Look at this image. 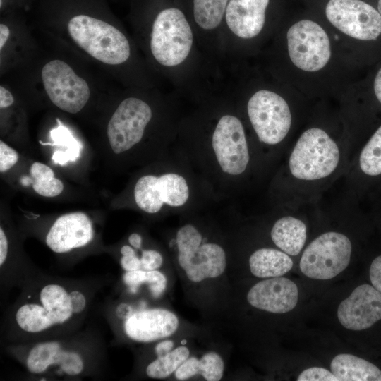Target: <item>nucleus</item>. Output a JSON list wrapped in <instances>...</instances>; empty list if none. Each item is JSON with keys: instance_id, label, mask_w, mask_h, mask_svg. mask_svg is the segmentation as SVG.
<instances>
[{"instance_id": "10", "label": "nucleus", "mask_w": 381, "mask_h": 381, "mask_svg": "<svg viewBox=\"0 0 381 381\" xmlns=\"http://www.w3.org/2000/svg\"><path fill=\"white\" fill-rule=\"evenodd\" d=\"M190 195L186 179L175 172L144 175L138 179L133 190L138 207L147 213H157L164 205L180 207L188 201Z\"/></svg>"}, {"instance_id": "15", "label": "nucleus", "mask_w": 381, "mask_h": 381, "mask_svg": "<svg viewBox=\"0 0 381 381\" xmlns=\"http://www.w3.org/2000/svg\"><path fill=\"white\" fill-rule=\"evenodd\" d=\"M179 320L172 312L163 308L137 311L126 320V334L138 342H152L169 337L178 329Z\"/></svg>"}, {"instance_id": "25", "label": "nucleus", "mask_w": 381, "mask_h": 381, "mask_svg": "<svg viewBox=\"0 0 381 381\" xmlns=\"http://www.w3.org/2000/svg\"><path fill=\"white\" fill-rule=\"evenodd\" d=\"M31 183L34 190L44 197H55L64 190L61 180L54 177L53 170L40 162H34L30 169Z\"/></svg>"}, {"instance_id": "30", "label": "nucleus", "mask_w": 381, "mask_h": 381, "mask_svg": "<svg viewBox=\"0 0 381 381\" xmlns=\"http://www.w3.org/2000/svg\"><path fill=\"white\" fill-rule=\"evenodd\" d=\"M17 152L6 144L0 141V171L5 172L12 168L18 160Z\"/></svg>"}, {"instance_id": "7", "label": "nucleus", "mask_w": 381, "mask_h": 381, "mask_svg": "<svg viewBox=\"0 0 381 381\" xmlns=\"http://www.w3.org/2000/svg\"><path fill=\"white\" fill-rule=\"evenodd\" d=\"M247 111L251 125L260 142L277 145L288 134L291 114L285 99L266 90L256 92L248 100Z\"/></svg>"}, {"instance_id": "22", "label": "nucleus", "mask_w": 381, "mask_h": 381, "mask_svg": "<svg viewBox=\"0 0 381 381\" xmlns=\"http://www.w3.org/2000/svg\"><path fill=\"white\" fill-rule=\"evenodd\" d=\"M224 363L216 352L205 354L200 359L188 357L176 370L178 380H186L195 375H201L207 381H219L223 376Z\"/></svg>"}, {"instance_id": "23", "label": "nucleus", "mask_w": 381, "mask_h": 381, "mask_svg": "<svg viewBox=\"0 0 381 381\" xmlns=\"http://www.w3.org/2000/svg\"><path fill=\"white\" fill-rule=\"evenodd\" d=\"M50 136L53 145L57 149L52 155V160L56 164L64 165L68 162H75L80 156L82 145L63 125L51 131Z\"/></svg>"}, {"instance_id": "37", "label": "nucleus", "mask_w": 381, "mask_h": 381, "mask_svg": "<svg viewBox=\"0 0 381 381\" xmlns=\"http://www.w3.org/2000/svg\"><path fill=\"white\" fill-rule=\"evenodd\" d=\"M8 255V239L3 230L0 228V265L5 262Z\"/></svg>"}, {"instance_id": "34", "label": "nucleus", "mask_w": 381, "mask_h": 381, "mask_svg": "<svg viewBox=\"0 0 381 381\" xmlns=\"http://www.w3.org/2000/svg\"><path fill=\"white\" fill-rule=\"evenodd\" d=\"M146 271L142 269L126 272L123 277L124 283L131 286H137L145 284Z\"/></svg>"}, {"instance_id": "8", "label": "nucleus", "mask_w": 381, "mask_h": 381, "mask_svg": "<svg viewBox=\"0 0 381 381\" xmlns=\"http://www.w3.org/2000/svg\"><path fill=\"white\" fill-rule=\"evenodd\" d=\"M152 117V109L143 99L129 97L122 100L111 116L107 128L112 151L119 155L138 144Z\"/></svg>"}, {"instance_id": "36", "label": "nucleus", "mask_w": 381, "mask_h": 381, "mask_svg": "<svg viewBox=\"0 0 381 381\" xmlns=\"http://www.w3.org/2000/svg\"><path fill=\"white\" fill-rule=\"evenodd\" d=\"M15 99L13 93L4 85L0 86V108L5 109L14 104Z\"/></svg>"}, {"instance_id": "20", "label": "nucleus", "mask_w": 381, "mask_h": 381, "mask_svg": "<svg viewBox=\"0 0 381 381\" xmlns=\"http://www.w3.org/2000/svg\"><path fill=\"white\" fill-rule=\"evenodd\" d=\"M270 235L274 243L282 251L296 255L305 244L306 226L299 219L286 216L276 221Z\"/></svg>"}, {"instance_id": "28", "label": "nucleus", "mask_w": 381, "mask_h": 381, "mask_svg": "<svg viewBox=\"0 0 381 381\" xmlns=\"http://www.w3.org/2000/svg\"><path fill=\"white\" fill-rule=\"evenodd\" d=\"M145 283L148 284L153 297L159 298L167 287V279L162 272L157 270L146 271Z\"/></svg>"}, {"instance_id": "39", "label": "nucleus", "mask_w": 381, "mask_h": 381, "mask_svg": "<svg viewBox=\"0 0 381 381\" xmlns=\"http://www.w3.org/2000/svg\"><path fill=\"white\" fill-rule=\"evenodd\" d=\"M374 91L377 99L381 103V68L378 71L375 78Z\"/></svg>"}, {"instance_id": "4", "label": "nucleus", "mask_w": 381, "mask_h": 381, "mask_svg": "<svg viewBox=\"0 0 381 381\" xmlns=\"http://www.w3.org/2000/svg\"><path fill=\"white\" fill-rule=\"evenodd\" d=\"M202 243V234L193 224L182 226L176 233L178 262L193 282L217 278L226 265V253L221 246Z\"/></svg>"}, {"instance_id": "1", "label": "nucleus", "mask_w": 381, "mask_h": 381, "mask_svg": "<svg viewBox=\"0 0 381 381\" xmlns=\"http://www.w3.org/2000/svg\"><path fill=\"white\" fill-rule=\"evenodd\" d=\"M55 32L71 48L109 71L126 63L131 54L130 42L121 30L89 14L72 16L61 30Z\"/></svg>"}, {"instance_id": "29", "label": "nucleus", "mask_w": 381, "mask_h": 381, "mask_svg": "<svg viewBox=\"0 0 381 381\" xmlns=\"http://www.w3.org/2000/svg\"><path fill=\"white\" fill-rule=\"evenodd\" d=\"M298 381H339L336 375L325 368L313 367L303 370L298 377Z\"/></svg>"}, {"instance_id": "11", "label": "nucleus", "mask_w": 381, "mask_h": 381, "mask_svg": "<svg viewBox=\"0 0 381 381\" xmlns=\"http://www.w3.org/2000/svg\"><path fill=\"white\" fill-rule=\"evenodd\" d=\"M212 147L223 173L236 176L245 172L250 154L243 126L236 116L226 114L219 119L212 134Z\"/></svg>"}, {"instance_id": "42", "label": "nucleus", "mask_w": 381, "mask_h": 381, "mask_svg": "<svg viewBox=\"0 0 381 381\" xmlns=\"http://www.w3.org/2000/svg\"><path fill=\"white\" fill-rule=\"evenodd\" d=\"M377 8H378L379 13L381 15V0H378Z\"/></svg>"}, {"instance_id": "13", "label": "nucleus", "mask_w": 381, "mask_h": 381, "mask_svg": "<svg viewBox=\"0 0 381 381\" xmlns=\"http://www.w3.org/2000/svg\"><path fill=\"white\" fill-rule=\"evenodd\" d=\"M341 325L351 330L368 329L381 320V293L365 284L357 286L337 309Z\"/></svg>"}, {"instance_id": "32", "label": "nucleus", "mask_w": 381, "mask_h": 381, "mask_svg": "<svg viewBox=\"0 0 381 381\" xmlns=\"http://www.w3.org/2000/svg\"><path fill=\"white\" fill-rule=\"evenodd\" d=\"M369 274L373 286L381 293V255L372 262Z\"/></svg>"}, {"instance_id": "18", "label": "nucleus", "mask_w": 381, "mask_h": 381, "mask_svg": "<svg viewBox=\"0 0 381 381\" xmlns=\"http://www.w3.org/2000/svg\"><path fill=\"white\" fill-rule=\"evenodd\" d=\"M269 0H229L225 18L228 27L236 36L250 39L262 30Z\"/></svg>"}, {"instance_id": "33", "label": "nucleus", "mask_w": 381, "mask_h": 381, "mask_svg": "<svg viewBox=\"0 0 381 381\" xmlns=\"http://www.w3.org/2000/svg\"><path fill=\"white\" fill-rule=\"evenodd\" d=\"M69 297L73 313L75 314L82 313L86 306V298L84 294L78 290H73L69 293Z\"/></svg>"}, {"instance_id": "14", "label": "nucleus", "mask_w": 381, "mask_h": 381, "mask_svg": "<svg viewBox=\"0 0 381 381\" xmlns=\"http://www.w3.org/2000/svg\"><path fill=\"white\" fill-rule=\"evenodd\" d=\"M297 286L286 277H272L255 284L248 292V302L253 307L273 313H285L297 304Z\"/></svg>"}, {"instance_id": "6", "label": "nucleus", "mask_w": 381, "mask_h": 381, "mask_svg": "<svg viewBox=\"0 0 381 381\" xmlns=\"http://www.w3.org/2000/svg\"><path fill=\"white\" fill-rule=\"evenodd\" d=\"M351 250L346 236L335 231L324 233L304 250L299 264L301 271L312 279H332L346 268Z\"/></svg>"}, {"instance_id": "19", "label": "nucleus", "mask_w": 381, "mask_h": 381, "mask_svg": "<svg viewBox=\"0 0 381 381\" xmlns=\"http://www.w3.org/2000/svg\"><path fill=\"white\" fill-rule=\"evenodd\" d=\"M330 369L339 381H381V370L376 365L351 354L336 356Z\"/></svg>"}, {"instance_id": "21", "label": "nucleus", "mask_w": 381, "mask_h": 381, "mask_svg": "<svg viewBox=\"0 0 381 381\" xmlns=\"http://www.w3.org/2000/svg\"><path fill=\"white\" fill-rule=\"evenodd\" d=\"M251 273L259 278L281 277L293 267L291 258L274 248H263L255 250L249 258Z\"/></svg>"}, {"instance_id": "12", "label": "nucleus", "mask_w": 381, "mask_h": 381, "mask_svg": "<svg viewBox=\"0 0 381 381\" xmlns=\"http://www.w3.org/2000/svg\"><path fill=\"white\" fill-rule=\"evenodd\" d=\"M329 21L341 32L361 40H375L381 34V15L361 0H329L325 8Z\"/></svg>"}, {"instance_id": "17", "label": "nucleus", "mask_w": 381, "mask_h": 381, "mask_svg": "<svg viewBox=\"0 0 381 381\" xmlns=\"http://www.w3.org/2000/svg\"><path fill=\"white\" fill-rule=\"evenodd\" d=\"M52 365L59 366L64 373L70 376L79 375L85 366L78 352L62 349L58 341L38 343L30 350L26 366L31 373L41 374Z\"/></svg>"}, {"instance_id": "40", "label": "nucleus", "mask_w": 381, "mask_h": 381, "mask_svg": "<svg viewBox=\"0 0 381 381\" xmlns=\"http://www.w3.org/2000/svg\"><path fill=\"white\" fill-rule=\"evenodd\" d=\"M128 242L132 247L139 249L142 246V237L139 234L133 233L128 237Z\"/></svg>"}, {"instance_id": "26", "label": "nucleus", "mask_w": 381, "mask_h": 381, "mask_svg": "<svg viewBox=\"0 0 381 381\" xmlns=\"http://www.w3.org/2000/svg\"><path fill=\"white\" fill-rule=\"evenodd\" d=\"M189 356L190 351L186 346L176 347L151 362L146 368V374L154 379L166 378L176 372Z\"/></svg>"}, {"instance_id": "31", "label": "nucleus", "mask_w": 381, "mask_h": 381, "mask_svg": "<svg viewBox=\"0 0 381 381\" xmlns=\"http://www.w3.org/2000/svg\"><path fill=\"white\" fill-rule=\"evenodd\" d=\"M141 269L145 271L157 270L163 262V258L160 253L155 250H144L142 251Z\"/></svg>"}, {"instance_id": "5", "label": "nucleus", "mask_w": 381, "mask_h": 381, "mask_svg": "<svg viewBox=\"0 0 381 381\" xmlns=\"http://www.w3.org/2000/svg\"><path fill=\"white\" fill-rule=\"evenodd\" d=\"M193 42L192 30L181 11L169 8L157 14L150 39V51L157 63L167 67L179 65L188 56Z\"/></svg>"}, {"instance_id": "38", "label": "nucleus", "mask_w": 381, "mask_h": 381, "mask_svg": "<svg viewBox=\"0 0 381 381\" xmlns=\"http://www.w3.org/2000/svg\"><path fill=\"white\" fill-rule=\"evenodd\" d=\"M174 346V341L164 340L158 343L155 348V352L157 357L163 356L170 352Z\"/></svg>"}, {"instance_id": "16", "label": "nucleus", "mask_w": 381, "mask_h": 381, "mask_svg": "<svg viewBox=\"0 0 381 381\" xmlns=\"http://www.w3.org/2000/svg\"><path fill=\"white\" fill-rule=\"evenodd\" d=\"M94 237L92 224L83 212H71L59 217L46 236V243L54 252L66 253L88 244Z\"/></svg>"}, {"instance_id": "2", "label": "nucleus", "mask_w": 381, "mask_h": 381, "mask_svg": "<svg viewBox=\"0 0 381 381\" xmlns=\"http://www.w3.org/2000/svg\"><path fill=\"white\" fill-rule=\"evenodd\" d=\"M339 158L335 141L324 130L311 128L297 140L289 157V171L300 180L321 179L334 171Z\"/></svg>"}, {"instance_id": "35", "label": "nucleus", "mask_w": 381, "mask_h": 381, "mask_svg": "<svg viewBox=\"0 0 381 381\" xmlns=\"http://www.w3.org/2000/svg\"><path fill=\"white\" fill-rule=\"evenodd\" d=\"M121 267L126 272L141 269L140 258L136 255H123L120 260Z\"/></svg>"}, {"instance_id": "41", "label": "nucleus", "mask_w": 381, "mask_h": 381, "mask_svg": "<svg viewBox=\"0 0 381 381\" xmlns=\"http://www.w3.org/2000/svg\"><path fill=\"white\" fill-rule=\"evenodd\" d=\"M121 253L122 255H136L135 250L133 249L132 247L125 245L121 247Z\"/></svg>"}, {"instance_id": "9", "label": "nucleus", "mask_w": 381, "mask_h": 381, "mask_svg": "<svg viewBox=\"0 0 381 381\" xmlns=\"http://www.w3.org/2000/svg\"><path fill=\"white\" fill-rule=\"evenodd\" d=\"M287 46L292 63L309 72L318 71L328 63L330 42L324 29L310 20H301L289 29Z\"/></svg>"}, {"instance_id": "27", "label": "nucleus", "mask_w": 381, "mask_h": 381, "mask_svg": "<svg viewBox=\"0 0 381 381\" xmlns=\"http://www.w3.org/2000/svg\"><path fill=\"white\" fill-rule=\"evenodd\" d=\"M359 166L367 175L381 174V126L363 148L359 157Z\"/></svg>"}, {"instance_id": "24", "label": "nucleus", "mask_w": 381, "mask_h": 381, "mask_svg": "<svg viewBox=\"0 0 381 381\" xmlns=\"http://www.w3.org/2000/svg\"><path fill=\"white\" fill-rule=\"evenodd\" d=\"M229 0H194L193 15L197 24L212 30L221 23Z\"/></svg>"}, {"instance_id": "3", "label": "nucleus", "mask_w": 381, "mask_h": 381, "mask_svg": "<svg viewBox=\"0 0 381 381\" xmlns=\"http://www.w3.org/2000/svg\"><path fill=\"white\" fill-rule=\"evenodd\" d=\"M39 75L42 87L50 102L65 112L78 113L91 97L90 82L66 60L54 58L46 61Z\"/></svg>"}]
</instances>
